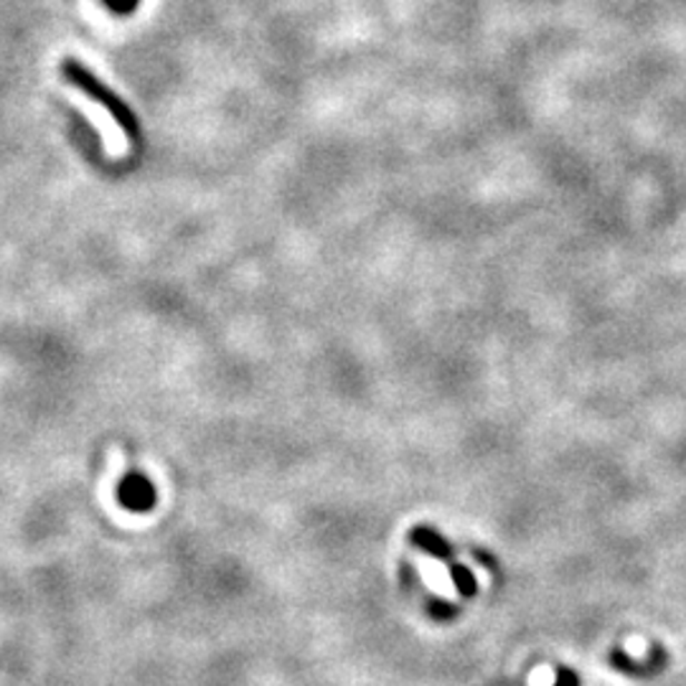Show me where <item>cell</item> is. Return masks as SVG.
<instances>
[{"instance_id":"obj_2","label":"cell","mask_w":686,"mask_h":686,"mask_svg":"<svg viewBox=\"0 0 686 686\" xmlns=\"http://www.w3.org/2000/svg\"><path fill=\"white\" fill-rule=\"evenodd\" d=\"M117 501H120L122 509H128L130 513H148L158 501L156 486L150 483L148 476L128 473L120 483H117Z\"/></svg>"},{"instance_id":"obj_4","label":"cell","mask_w":686,"mask_h":686,"mask_svg":"<svg viewBox=\"0 0 686 686\" xmlns=\"http://www.w3.org/2000/svg\"><path fill=\"white\" fill-rule=\"evenodd\" d=\"M105 3H107V8H112L115 13L125 16V13H133L135 8H138L140 0H105Z\"/></svg>"},{"instance_id":"obj_6","label":"cell","mask_w":686,"mask_h":686,"mask_svg":"<svg viewBox=\"0 0 686 686\" xmlns=\"http://www.w3.org/2000/svg\"><path fill=\"white\" fill-rule=\"evenodd\" d=\"M557 686H577V679L572 674H567V672H562L559 674V684Z\"/></svg>"},{"instance_id":"obj_5","label":"cell","mask_w":686,"mask_h":686,"mask_svg":"<svg viewBox=\"0 0 686 686\" xmlns=\"http://www.w3.org/2000/svg\"><path fill=\"white\" fill-rule=\"evenodd\" d=\"M455 582L460 585V592L471 595L473 592V577L468 575V570H463V567H455Z\"/></svg>"},{"instance_id":"obj_3","label":"cell","mask_w":686,"mask_h":686,"mask_svg":"<svg viewBox=\"0 0 686 686\" xmlns=\"http://www.w3.org/2000/svg\"><path fill=\"white\" fill-rule=\"evenodd\" d=\"M414 541H418L420 547H425L430 555H435L440 559H445L450 555V549H448L445 541H442L438 535H432V531H428V529L414 531Z\"/></svg>"},{"instance_id":"obj_1","label":"cell","mask_w":686,"mask_h":686,"mask_svg":"<svg viewBox=\"0 0 686 686\" xmlns=\"http://www.w3.org/2000/svg\"><path fill=\"white\" fill-rule=\"evenodd\" d=\"M61 75L67 77V82L71 87H77L79 92H85L87 97H92L99 107H105L107 112H110L112 120L120 125V130L128 135V138L138 140L140 138V125L135 120V115L128 105L122 102L120 97H117L110 87L99 82V79L89 71L82 61L77 59H65L61 61Z\"/></svg>"}]
</instances>
